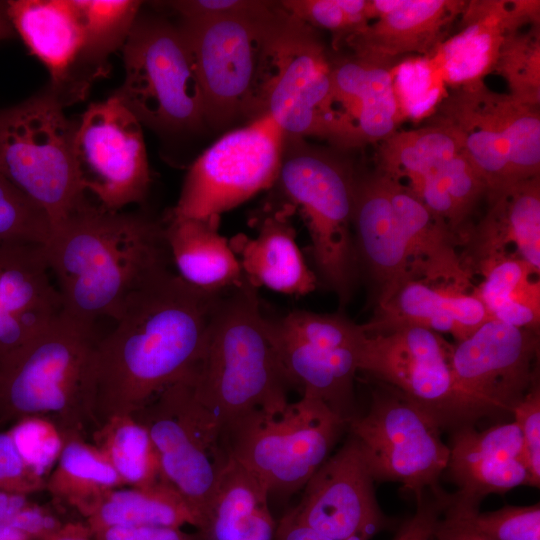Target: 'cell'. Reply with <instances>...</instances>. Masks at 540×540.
<instances>
[{
  "mask_svg": "<svg viewBox=\"0 0 540 540\" xmlns=\"http://www.w3.org/2000/svg\"><path fill=\"white\" fill-rule=\"evenodd\" d=\"M15 31L7 12L6 1H0V42L14 37Z\"/></svg>",
  "mask_w": 540,
  "mask_h": 540,
  "instance_id": "11a10c76",
  "label": "cell"
},
{
  "mask_svg": "<svg viewBox=\"0 0 540 540\" xmlns=\"http://www.w3.org/2000/svg\"><path fill=\"white\" fill-rule=\"evenodd\" d=\"M293 211L285 206H269L255 223L257 234H238L229 240L242 272L255 287L303 296L314 291L318 279L307 265L296 242L290 222Z\"/></svg>",
  "mask_w": 540,
  "mask_h": 540,
  "instance_id": "4316f807",
  "label": "cell"
},
{
  "mask_svg": "<svg viewBox=\"0 0 540 540\" xmlns=\"http://www.w3.org/2000/svg\"><path fill=\"white\" fill-rule=\"evenodd\" d=\"M466 3L462 0H369L372 20L343 46L353 54L391 63L409 53L429 56L444 41Z\"/></svg>",
  "mask_w": 540,
  "mask_h": 540,
  "instance_id": "cb8c5ba5",
  "label": "cell"
},
{
  "mask_svg": "<svg viewBox=\"0 0 540 540\" xmlns=\"http://www.w3.org/2000/svg\"><path fill=\"white\" fill-rule=\"evenodd\" d=\"M219 216L186 218L172 214L163 221L170 260L189 285L209 293H224L245 276L229 240L219 231Z\"/></svg>",
  "mask_w": 540,
  "mask_h": 540,
  "instance_id": "83f0119b",
  "label": "cell"
},
{
  "mask_svg": "<svg viewBox=\"0 0 540 540\" xmlns=\"http://www.w3.org/2000/svg\"><path fill=\"white\" fill-rule=\"evenodd\" d=\"M6 429L28 467L46 480L67 438L59 426L48 417L29 416Z\"/></svg>",
  "mask_w": 540,
  "mask_h": 540,
  "instance_id": "b9f144b4",
  "label": "cell"
},
{
  "mask_svg": "<svg viewBox=\"0 0 540 540\" xmlns=\"http://www.w3.org/2000/svg\"><path fill=\"white\" fill-rule=\"evenodd\" d=\"M125 486L102 452L81 435L67 437L45 490L77 512L103 493Z\"/></svg>",
  "mask_w": 540,
  "mask_h": 540,
  "instance_id": "d590c367",
  "label": "cell"
},
{
  "mask_svg": "<svg viewBox=\"0 0 540 540\" xmlns=\"http://www.w3.org/2000/svg\"><path fill=\"white\" fill-rule=\"evenodd\" d=\"M270 334L290 388L317 398L348 423L354 413V378L358 345L305 340L278 328L268 319ZM362 342V341H361Z\"/></svg>",
  "mask_w": 540,
  "mask_h": 540,
  "instance_id": "484cf974",
  "label": "cell"
},
{
  "mask_svg": "<svg viewBox=\"0 0 540 540\" xmlns=\"http://www.w3.org/2000/svg\"><path fill=\"white\" fill-rule=\"evenodd\" d=\"M382 176L418 279L468 289L472 275L464 268L456 252L457 244H461L456 235L404 186Z\"/></svg>",
  "mask_w": 540,
  "mask_h": 540,
  "instance_id": "4dcf8cb0",
  "label": "cell"
},
{
  "mask_svg": "<svg viewBox=\"0 0 540 540\" xmlns=\"http://www.w3.org/2000/svg\"><path fill=\"white\" fill-rule=\"evenodd\" d=\"M50 235L51 227L45 214L0 172V244L45 245Z\"/></svg>",
  "mask_w": 540,
  "mask_h": 540,
  "instance_id": "7bdbcfd3",
  "label": "cell"
},
{
  "mask_svg": "<svg viewBox=\"0 0 540 540\" xmlns=\"http://www.w3.org/2000/svg\"><path fill=\"white\" fill-rule=\"evenodd\" d=\"M73 157L83 191L101 208L122 211L146 198L151 174L142 125L114 93L76 120Z\"/></svg>",
  "mask_w": 540,
  "mask_h": 540,
  "instance_id": "5bb4252c",
  "label": "cell"
},
{
  "mask_svg": "<svg viewBox=\"0 0 540 540\" xmlns=\"http://www.w3.org/2000/svg\"><path fill=\"white\" fill-rule=\"evenodd\" d=\"M260 0H178L166 4L179 19H193L240 13L258 5Z\"/></svg>",
  "mask_w": 540,
  "mask_h": 540,
  "instance_id": "f907efd6",
  "label": "cell"
},
{
  "mask_svg": "<svg viewBox=\"0 0 540 540\" xmlns=\"http://www.w3.org/2000/svg\"><path fill=\"white\" fill-rule=\"evenodd\" d=\"M375 481L402 484L415 495L438 492L449 447L441 429L397 392L374 391L366 414L348 423Z\"/></svg>",
  "mask_w": 540,
  "mask_h": 540,
  "instance_id": "4fadbf2b",
  "label": "cell"
},
{
  "mask_svg": "<svg viewBox=\"0 0 540 540\" xmlns=\"http://www.w3.org/2000/svg\"><path fill=\"white\" fill-rule=\"evenodd\" d=\"M92 531L120 526L202 527L199 514L170 485L109 490L78 511Z\"/></svg>",
  "mask_w": 540,
  "mask_h": 540,
  "instance_id": "d6a6232c",
  "label": "cell"
},
{
  "mask_svg": "<svg viewBox=\"0 0 540 540\" xmlns=\"http://www.w3.org/2000/svg\"><path fill=\"white\" fill-rule=\"evenodd\" d=\"M222 294L189 285L170 267L154 272L130 293L116 326L95 347L93 429L111 417L134 414L193 374Z\"/></svg>",
  "mask_w": 540,
  "mask_h": 540,
  "instance_id": "6da1fadb",
  "label": "cell"
},
{
  "mask_svg": "<svg viewBox=\"0 0 540 540\" xmlns=\"http://www.w3.org/2000/svg\"><path fill=\"white\" fill-rule=\"evenodd\" d=\"M49 540H95V538L85 522H68L64 523Z\"/></svg>",
  "mask_w": 540,
  "mask_h": 540,
  "instance_id": "db71d44e",
  "label": "cell"
},
{
  "mask_svg": "<svg viewBox=\"0 0 540 540\" xmlns=\"http://www.w3.org/2000/svg\"><path fill=\"white\" fill-rule=\"evenodd\" d=\"M280 4L312 29L330 32L335 50L371 21L369 0H284Z\"/></svg>",
  "mask_w": 540,
  "mask_h": 540,
  "instance_id": "60d3db41",
  "label": "cell"
},
{
  "mask_svg": "<svg viewBox=\"0 0 540 540\" xmlns=\"http://www.w3.org/2000/svg\"><path fill=\"white\" fill-rule=\"evenodd\" d=\"M287 17L280 1H259L234 14L179 19L194 57L206 126L225 128L263 113L277 33Z\"/></svg>",
  "mask_w": 540,
  "mask_h": 540,
  "instance_id": "277c9868",
  "label": "cell"
},
{
  "mask_svg": "<svg viewBox=\"0 0 540 540\" xmlns=\"http://www.w3.org/2000/svg\"><path fill=\"white\" fill-rule=\"evenodd\" d=\"M444 506L435 526L434 540H492L474 522L479 507L461 502L444 493Z\"/></svg>",
  "mask_w": 540,
  "mask_h": 540,
  "instance_id": "c3c4849f",
  "label": "cell"
},
{
  "mask_svg": "<svg viewBox=\"0 0 540 540\" xmlns=\"http://www.w3.org/2000/svg\"><path fill=\"white\" fill-rule=\"evenodd\" d=\"M190 380L196 398L223 430L248 413L289 402L290 386L268 318L262 314L257 287L246 277L220 296Z\"/></svg>",
  "mask_w": 540,
  "mask_h": 540,
  "instance_id": "3957f363",
  "label": "cell"
},
{
  "mask_svg": "<svg viewBox=\"0 0 540 540\" xmlns=\"http://www.w3.org/2000/svg\"><path fill=\"white\" fill-rule=\"evenodd\" d=\"M484 277L473 293L482 301L490 318L516 327H530L540 320L539 274L519 255L507 251L490 254L470 269Z\"/></svg>",
  "mask_w": 540,
  "mask_h": 540,
  "instance_id": "e575fe53",
  "label": "cell"
},
{
  "mask_svg": "<svg viewBox=\"0 0 540 540\" xmlns=\"http://www.w3.org/2000/svg\"><path fill=\"white\" fill-rule=\"evenodd\" d=\"M45 484L25 463L9 431L0 430V491L31 495L45 490Z\"/></svg>",
  "mask_w": 540,
  "mask_h": 540,
  "instance_id": "7dc6e473",
  "label": "cell"
},
{
  "mask_svg": "<svg viewBox=\"0 0 540 540\" xmlns=\"http://www.w3.org/2000/svg\"><path fill=\"white\" fill-rule=\"evenodd\" d=\"M347 428L323 401L301 396L281 408L246 414L223 430V439L229 455L270 495L289 496L302 490Z\"/></svg>",
  "mask_w": 540,
  "mask_h": 540,
  "instance_id": "9c48e42d",
  "label": "cell"
},
{
  "mask_svg": "<svg viewBox=\"0 0 540 540\" xmlns=\"http://www.w3.org/2000/svg\"><path fill=\"white\" fill-rule=\"evenodd\" d=\"M331 129L329 141L347 151L380 143L403 119L391 62L353 53L330 56Z\"/></svg>",
  "mask_w": 540,
  "mask_h": 540,
  "instance_id": "ac0fdd59",
  "label": "cell"
},
{
  "mask_svg": "<svg viewBox=\"0 0 540 540\" xmlns=\"http://www.w3.org/2000/svg\"><path fill=\"white\" fill-rule=\"evenodd\" d=\"M132 416L149 433L162 481L199 514L203 526L230 457L220 421L196 398L190 377L165 388Z\"/></svg>",
  "mask_w": 540,
  "mask_h": 540,
  "instance_id": "30bf717a",
  "label": "cell"
},
{
  "mask_svg": "<svg viewBox=\"0 0 540 540\" xmlns=\"http://www.w3.org/2000/svg\"><path fill=\"white\" fill-rule=\"evenodd\" d=\"M487 200L485 217L467 238L470 253L464 263L471 267L514 244L517 255L539 273L540 176L520 181Z\"/></svg>",
  "mask_w": 540,
  "mask_h": 540,
  "instance_id": "f1b7e54d",
  "label": "cell"
},
{
  "mask_svg": "<svg viewBox=\"0 0 540 540\" xmlns=\"http://www.w3.org/2000/svg\"><path fill=\"white\" fill-rule=\"evenodd\" d=\"M490 316L482 301L467 289L421 279L404 283L375 315L361 325L366 335L418 326L452 335L457 342L473 334Z\"/></svg>",
  "mask_w": 540,
  "mask_h": 540,
  "instance_id": "d4e9b609",
  "label": "cell"
},
{
  "mask_svg": "<svg viewBox=\"0 0 540 540\" xmlns=\"http://www.w3.org/2000/svg\"><path fill=\"white\" fill-rule=\"evenodd\" d=\"M266 485L231 456L223 468L199 534L203 540H274Z\"/></svg>",
  "mask_w": 540,
  "mask_h": 540,
  "instance_id": "f546056e",
  "label": "cell"
},
{
  "mask_svg": "<svg viewBox=\"0 0 540 540\" xmlns=\"http://www.w3.org/2000/svg\"><path fill=\"white\" fill-rule=\"evenodd\" d=\"M446 472L457 486V500L479 507L490 494L531 486L521 431L512 422L483 431L474 425L452 432Z\"/></svg>",
  "mask_w": 540,
  "mask_h": 540,
  "instance_id": "7402d4cb",
  "label": "cell"
},
{
  "mask_svg": "<svg viewBox=\"0 0 540 540\" xmlns=\"http://www.w3.org/2000/svg\"><path fill=\"white\" fill-rule=\"evenodd\" d=\"M352 227L359 269L363 266L374 282L377 305L407 281L418 279L385 180L377 171L357 172Z\"/></svg>",
  "mask_w": 540,
  "mask_h": 540,
  "instance_id": "603a6c76",
  "label": "cell"
},
{
  "mask_svg": "<svg viewBox=\"0 0 540 540\" xmlns=\"http://www.w3.org/2000/svg\"><path fill=\"white\" fill-rule=\"evenodd\" d=\"M45 88L0 109V172L47 217L51 232L86 201L76 172V121Z\"/></svg>",
  "mask_w": 540,
  "mask_h": 540,
  "instance_id": "52a82bcc",
  "label": "cell"
},
{
  "mask_svg": "<svg viewBox=\"0 0 540 540\" xmlns=\"http://www.w3.org/2000/svg\"><path fill=\"white\" fill-rule=\"evenodd\" d=\"M29 496L0 491V540H49L64 524Z\"/></svg>",
  "mask_w": 540,
  "mask_h": 540,
  "instance_id": "ee69618b",
  "label": "cell"
},
{
  "mask_svg": "<svg viewBox=\"0 0 540 540\" xmlns=\"http://www.w3.org/2000/svg\"><path fill=\"white\" fill-rule=\"evenodd\" d=\"M92 431V444L106 457L125 486L145 487L162 481L149 433L132 415L111 417Z\"/></svg>",
  "mask_w": 540,
  "mask_h": 540,
  "instance_id": "8d00e7d4",
  "label": "cell"
},
{
  "mask_svg": "<svg viewBox=\"0 0 540 540\" xmlns=\"http://www.w3.org/2000/svg\"><path fill=\"white\" fill-rule=\"evenodd\" d=\"M452 346L441 334L418 326L365 334L358 351V371L385 383L442 432H453L486 416L455 380Z\"/></svg>",
  "mask_w": 540,
  "mask_h": 540,
  "instance_id": "8fae6325",
  "label": "cell"
},
{
  "mask_svg": "<svg viewBox=\"0 0 540 540\" xmlns=\"http://www.w3.org/2000/svg\"><path fill=\"white\" fill-rule=\"evenodd\" d=\"M444 491H426L416 497L415 513L404 522L393 540H431L444 506Z\"/></svg>",
  "mask_w": 540,
  "mask_h": 540,
  "instance_id": "681fc988",
  "label": "cell"
},
{
  "mask_svg": "<svg viewBox=\"0 0 540 540\" xmlns=\"http://www.w3.org/2000/svg\"><path fill=\"white\" fill-rule=\"evenodd\" d=\"M95 540H203L176 527L120 526L92 531Z\"/></svg>",
  "mask_w": 540,
  "mask_h": 540,
  "instance_id": "816d5d0a",
  "label": "cell"
},
{
  "mask_svg": "<svg viewBox=\"0 0 540 540\" xmlns=\"http://www.w3.org/2000/svg\"><path fill=\"white\" fill-rule=\"evenodd\" d=\"M84 32V61L95 81L108 75L110 56L122 49L141 11L137 0H73Z\"/></svg>",
  "mask_w": 540,
  "mask_h": 540,
  "instance_id": "74e56055",
  "label": "cell"
},
{
  "mask_svg": "<svg viewBox=\"0 0 540 540\" xmlns=\"http://www.w3.org/2000/svg\"><path fill=\"white\" fill-rule=\"evenodd\" d=\"M461 16V29L429 55L442 80L455 88L483 81L494 70L504 37L540 22V2L467 1Z\"/></svg>",
  "mask_w": 540,
  "mask_h": 540,
  "instance_id": "44dd1931",
  "label": "cell"
},
{
  "mask_svg": "<svg viewBox=\"0 0 540 540\" xmlns=\"http://www.w3.org/2000/svg\"><path fill=\"white\" fill-rule=\"evenodd\" d=\"M44 252L62 312L90 327L115 320L130 293L171 262L163 221L88 200L51 232Z\"/></svg>",
  "mask_w": 540,
  "mask_h": 540,
  "instance_id": "7a4b0ae2",
  "label": "cell"
},
{
  "mask_svg": "<svg viewBox=\"0 0 540 540\" xmlns=\"http://www.w3.org/2000/svg\"><path fill=\"white\" fill-rule=\"evenodd\" d=\"M374 482L362 448L350 434L307 481L289 513L335 540H369L389 523Z\"/></svg>",
  "mask_w": 540,
  "mask_h": 540,
  "instance_id": "e0dca14e",
  "label": "cell"
},
{
  "mask_svg": "<svg viewBox=\"0 0 540 540\" xmlns=\"http://www.w3.org/2000/svg\"><path fill=\"white\" fill-rule=\"evenodd\" d=\"M285 141L283 130L265 113L226 132L192 163L171 213L195 219L220 217L271 189Z\"/></svg>",
  "mask_w": 540,
  "mask_h": 540,
  "instance_id": "7c38bea8",
  "label": "cell"
},
{
  "mask_svg": "<svg viewBox=\"0 0 540 540\" xmlns=\"http://www.w3.org/2000/svg\"><path fill=\"white\" fill-rule=\"evenodd\" d=\"M463 150L458 130L437 116L432 124L395 131L379 143L377 172L413 192Z\"/></svg>",
  "mask_w": 540,
  "mask_h": 540,
  "instance_id": "836d02e7",
  "label": "cell"
},
{
  "mask_svg": "<svg viewBox=\"0 0 540 540\" xmlns=\"http://www.w3.org/2000/svg\"><path fill=\"white\" fill-rule=\"evenodd\" d=\"M274 540H335L297 521L289 512L276 527Z\"/></svg>",
  "mask_w": 540,
  "mask_h": 540,
  "instance_id": "f5cc1de1",
  "label": "cell"
},
{
  "mask_svg": "<svg viewBox=\"0 0 540 540\" xmlns=\"http://www.w3.org/2000/svg\"><path fill=\"white\" fill-rule=\"evenodd\" d=\"M514 421L518 425L524 456L531 478V486L540 485V388L536 382L523 399L513 408Z\"/></svg>",
  "mask_w": 540,
  "mask_h": 540,
  "instance_id": "bcb514c9",
  "label": "cell"
},
{
  "mask_svg": "<svg viewBox=\"0 0 540 540\" xmlns=\"http://www.w3.org/2000/svg\"><path fill=\"white\" fill-rule=\"evenodd\" d=\"M340 151L286 137L272 187L280 198L272 206L300 213L310 237L314 273L345 305L360 270L352 227L357 171Z\"/></svg>",
  "mask_w": 540,
  "mask_h": 540,
  "instance_id": "5b68a950",
  "label": "cell"
},
{
  "mask_svg": "<svg viewBox=\"0 0 540 540\" xmlns=\"http://www.w3.org/2000/svg\"><path fill=\"white\" fill-rule=\"evenodd\" d=\"M121 50L124 81L114 94L141 125L161 134L206 126L194 57L178 23L140 11Z\"/></svg>",
  "mask_w": 540,
  "mask_h": 540,
  "instance_id": "ba28073f",
  "label": "cell"
},
{
  "mask_svg": "<svg viewBox=\"0 0 540 540\" xmlns=\"http://www.w3.org/2000/svg\"><path fill=\"white\" fill-rule=\"evenodd\" d=\"M495 72L507 82L510 95L540 105V24L508 33L501 44Z\"/></svg>",
  "mask_w": 540,
  "mask_h": 540,
  "instance_id": "ab89813d",
  "label": "cell"
},
{
  "mask_svg": "<svg viewBox=\"0 0 540 540\" xmlns=\"http://www.w3.org/2000/svg\"><path fill=\"white\" fill-rule=\"evenodd\" d=\"M538 332L488 319L452 346L451 368L463 393L486 417L512 413L538 382Z\"/></svg>",
  "mask_w": 540,
  "mask_h": 540,
  "instance_id": "2e32d148",
  "label": "cell"
},
{
  "mask_svg": "<svg viewBox=\"0 0 540 540\" xmlns=\"http://www.w3.org/2000/svg\"><path fill=\"white\" fill-rule=\"evenodd\" d=\"M330 69V55L318 31L288 13L274 41L262 114L269 115L286 137L329 141Z\"/></svg>",
  "mask_w": 540,
  "mask_h": 540,
  "instance_id": "9a60e30c",
  "label": "cell"
},
{
  "mask_svg": "<svg viewBox=\"0 0 540 540\" xmlns=\"http://www.w3.org/2000/svg\"><path fill=\"white\" fill-rule=\"evenodd\" d=\"M15 34L47 69V87L68 106L82 101L94 82L84 61V32L73 0H8Z\"/></svg>",
  "mask_w": 540,
  "mask_h": 540,
  "instance_id": "ffe728a7",
  "label": "cell"
},
{
  "mask_svg": "<svg viewBox=\"0 0 540 540\" xmlns=\"http://www.w3.org/2000/svg\"><path fill=\"white\" fill-rule=\"evenodd\" d=\"M485 99L506 139L512 182L540 176L539 106L485 88Z\"/></svg>",
  "mask_w": 540,
  "mask_h": 540,
  "instance_id": "f35d334b",
  "label": "cell"
},
{
  "mask_svg": "<svg viewBox=\"0 0 540 540\" xmlns=\"http://www.w3.org/2000/svg\"><path fill=\"white\" fill-rule=\"evenodd\" d=\"M94 327L63 312L0 368V430L29 416L52 419L66 437L91 424Z\"/></svg>",
  "mask_w": 540,
  "mask_h": 540,
  "instance_id": "8992f818",
  "label": "cell"
},
{
  "mask_svg": "<svg viewBox=\"0 0 540 540\" xmlns=\"http://www.w3.org/2000/svg\"><path fill=\"white\" fill-rule=\"evenodd\" d=\"M44 245L0 244V368L62 313Z\"/></svg>",
  "mask_w": 540,
  "mask_h": 540,
  "instance_id": "d6986e66",
  "label": "cell"
},
{
  "mask_svg": "<svg viewBox=\"0 0 540 540\" xmlns=\"http://www.w3.org/2000/svg\"><path fill=\"white\" fill-rule=\"evenodd\" d=\"M476 526L492 540H540V505L505 506L474 515Z\"/></svg>",
  "mask_w": 540,
  "mask_h": 540,
  "instance_id": "f6af8a7d",
  "label": "cell"
},
{
  "mask_svg": "<svg viewBox=\"0 0 540 540\" xmlns=\"http://www.w3.org/2000/svg\"><path fill=\"white\" fill-rule=\"evenodd\" d=\"M485 87L483 81H479L456 88L441 100L439 117L450 122L460 133L463 151L485 180L486 197H490L514 183L508 144L486 102Z\"/></svg>",
  "mask_w": 540,
  "mask_h": 540,
  "instance_id": "1f68e13d",
  "label": "cell"
}]
</instances>
